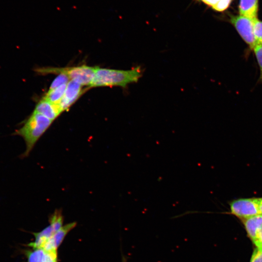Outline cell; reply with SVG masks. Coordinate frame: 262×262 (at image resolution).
Masks as SVG:
<instances>
[{"mask_svg": "<svg viewBox=\"0 0 262 262\" xmlns=\"http://www.w3.org/2000/svg\"><path fill=\"white\" fill-rule=\"evenodd\" d=\"M142 76L140 66L130 70H119L97 67L95 77L90 87L117 86L125 88L137 82Z\"/></svg>", "mask_w": 262, "mask_h": 262, "instance_id": "obj_1", "label": "cell"}, {"mask_svg": "<svg viewBox=\"0 0 262 262\" xmlns=\"http://www.w3.org/2000/svg\"><path fill=\"white\" fill-rule=\"evenodd\" d=\"M53 121L45 116L33 111L23 125L14 133L21 137L26 145V150L22 155L27 157L35 144L49 129Z\"/></svg>", "mask_w": 262, "mask_h": 262, "instance_id": "obj_2", "label": "cell"}, {"mask_svg": "<svg viewBox=\"0 0 262 262\" xmlns=\"http://www.w3.org/2000/svg\"><path fill=\"white\" fill-rule=\"evenodd\" d=\"M96 68L97 67L82 65L70 67H42L37 69L36 71L43 75L63 74L70 80L90 87L95 77Z\"/></svg>", "mask_w": 262, "mask_h": 262, "instance_id": "obj_3", "label": "cell"}, {"mask_svg": "<svg viewBox=\"0 0 262 262\" xmlns=\"http://www.w3.org/2000/svg\"><path fill=\"white\" fill-rule=\"evenodd\" d=\"M254 20L255 19L239 14L238 15H229V21L251 49L256 44L254 33Z\"/></svg>", "mask_w": 262, "mask_h": 262, "instance_id": "obj_4", "label": "cell"}, {"mask_svg": "<svg viewBox=\"0 0 262 262\" xmlns=\"http://www.w3.org/2000/svg\"><path fill=\"white\" fill-rule=\"evenodd\" d=\"M230 213L242 219L260 214L257 197L242 198L229 203Z\"/></svg>", "mask_w": 262, "mask_h": 262, "instance_id": "obj_5", "label": "cell"}, {"mask_svg": "<svg viewBox=\"0 0 262 262\" xmlns=\"http://www.w3.org/2000/svg\"><path fill=\"white\" fill-rule=\"evenodd\" d=\"M82 86L74 81H69L63 98L57 104L62 112L67 110L83 94Z\"/></svg>", "mask_w": 262, "mask_h": 262, "instance_id": "obj_6", "label": "cell"}, {"mask_svg": "<svg viewBox=\"0 0 262 262\" xmlns=\"http://www.w3.org/2000/svg\"><path fill=\"white\" fill-rule=\"evenodd\" d=\"M76 225V222H73L63 226L47 242L43 249L46 251L57 250L66 235Z\"/></svg>", "mask_w": 262, "mask_h": 262, "instance_id": "obj_7", "label": "cell"}, {"mask_svg": "<svg viewBox=\"0 0 262 262\" xmlns=\"http://www.w3.org/2000/svg\"><path fill=\"white\" fill-rule=\"evenodd\" d=\"M34 111L53 121L62 113L58 105L43 98L36 104Z\"/></svg>", "mask_w": 262, "mask_h": 262, "instance_id": "obj_8", "label": "cell"}, {"mask_svg": "<svg viewBox=\"0 0 262 262\" xmlns=\"http://www.w3.org/2000/svg\"><path fill=\"white\" fill-rule=\"evenodd\" d=\"M259 0H240L239 15L253 19L258 18Z\"/></svg>", "mask_w": 262, "mask_h": 262, "instance_id": "obj_9", "label": "cell"}, {"mask_svg": "<svg viewBox=\"0 0 262 262\" xmlns=\"http://www.w3.org/2000/svg\"><path fill=\"white\" fill-rule=\"evenodd\" d=\"M247 233L252 242L254 240L258 229L262 225V214H258L243 219Z\"/></svg>", "mask_w": 262, "mask_h": 262, "instance_id": "obj_10", "label": "cell"}, {"mask_svg": "<svg viewBox=\"0 0 262 262\" xmlns=\"http://www.w3.org/2000/svg\"><path fill=\"white\" fill-rule=\"evenodd\" d=\"M67 84H63L53 89H49L43 98L53 103L58 104L64 95Z\"/></svg>", "mask_w": 262, "mask_h": 262, "instance_id": "obj_11", "label": "cell"}, {"mask_svg": "<svg viewBox=\"0 0 262 262\" xmlns=\"http://www.w3.org/2000/svg\"><path fill=\"white\" fill-rule=\"evenodd\" d=\"M27 262H45L46 251L42 248H32L25 251Z\"/></svg>", "mask_w": 262, "mask_h": 262, "instance_id": "obj_12", "label": "cell"}, {"mask_svg": "<svg viewBox=\"0 0 262 262\" xmlns=\"http://www.w3.org/2000/svg\"><path fill=\"white\" fill-rule=\"evenodd\" d=\"M212 8L214 11L223 12L227 10L232 0H197Z\"/></svg>", "mask_w": 262, "mask_h": 262, "instance_id": "obj_13", "label": "cell"}, {"mask_svg": "<svg viewBox=\"0 0 262 262\" xmlns=\"http://www.w3.org/2000/svg\"><path fill=\"white\" fill-rule=\"evenodd\" d=\"M252 50L259 67V80L262 82V44H256Z\"/></svg>", "mask_w": 262, "mask_h": 262, "instance_id": "obj_14", "label": "cell"}, {"mask_svg": "<svg viewBox=\"0 0 262 262\" xmlns=\"http://www.w3.org/2000/svg\"><path fill=\"white\" fill-rule=\"evenodd\" d=\"M254 33L256 44H262V21L258 18L254 20Z\"/></svg>", "mask_w": 262, "mask_h": 262, "instance_id": "obj_15", "label": "cell"}, {"mask_svg": "<svg viewBox=\"0 0 262 262\" xmlns=\"http://www.w3.org/2000/svg\"><path fill=\"white\" fill-rule=\"evenodd\" d=\"M69 78L65 74H60L52 82L49 90L53 89L64 84H67Z\"/></svg>", "mask_w": 262, "mask_h": 262, "instance_id": "obj_16", "label": "cell"}, {"mask_svg": "<svg viewBox=\"0 0 262 262\" xmlns=\"http://www.w3.org/2000/svg\"><path fill=\"white\" fill-rule=\"evenodd\" d=\"M253 242L258 249L262 250V225L258 229L256 237Z\"/></svg>", "mask_w": 262, "mask_h": 262, "instance_id": "obj_17", "label": "cell"}, {"mask_svg": "<svg viewBox=\"0 0 262 262\" xmlns=\"http://www.w3.org/2000/svg\"><path fill=\"white\" fill-rule=\"evenodd\" d=\"M250 262H262V250L257 248L254 250Z\"/></svg>", "mask_w": 262, "mask_h": 262, "instance_id": "obj_18", "label": "cell"}, {"mask_svg": "<svg viewBox=\"0 0 262 262\" xmlns=\"http://www.w3.org/2000/svg\"><path fill=\"white\" fill-rule=\"evenodd\" d=\"M260 214H262V197H257Z\"/></svg>", "mask_w": 262, "mask_h": 262, "instance_id": "obj_19", "label": "cell"}, {"mask_svg": "<svg viewBox=\"0 0 262 262\" xmlns=\"http://www.w3.org/2000/svg\"><path fill=\"white\" fill-rule=\"evenodd\" d=\"M122 262H127V259L124 256H122Z\"/></svg>", "mask_w": 262, "mask_h": 262, "instance_id": "obj_20", "label": "cell"}]
</instances>
